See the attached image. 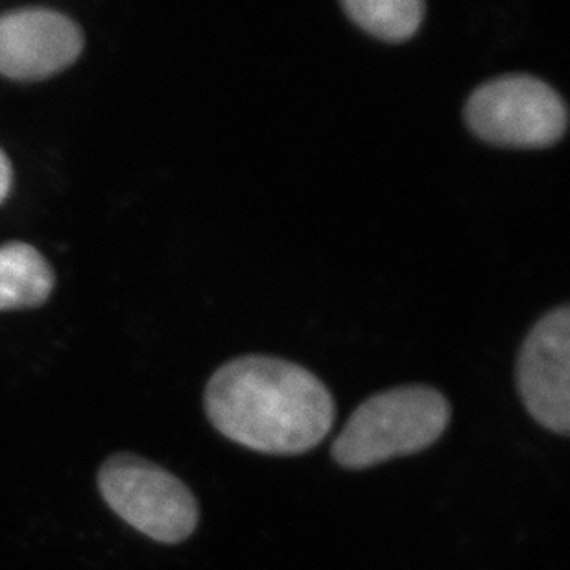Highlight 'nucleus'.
Listing matches in <instances>:
<instances>
[{"label":"nucleus","mask_w":570,"mask_h":570,"mask_svg":"<svg viewBox=\"0 0 570 570\" xmlns=\"http://www.w3.org/2000/svg\"><path fill=\"white\" fill-rule=\"evenodd\" d=\"M98 490L108 507L157 543L176 544L198 527L196 497L161 465L120 452L98 471Z\"/></svg>","instance_id":"nucleus-3"},{"label":"nucleus","mask_w":570,"mask_h":570,"mask_svg":"<svg viewBox=\"0 0 570 570\" xmlns=\"http://www.w3.org/2000/svg\"><path fill=\"white\" fill-rule=\"evenodd\" d=\"M340 6L358 27L390 43L412 38L425 17L421 0H344Z\"/></svg>","instance_id":"nucleus-8"},{"label":"nucleus","mask_w":570,"mask_h":570,"mask_svg":"<svg viewBox=\"0 0 570 570\" xmlns=\"http://www.w3.org/2000/svg\"><path fill=\"white\" fill-rule=\"evenodd\" d=\"M83 49L80 27L60 11L22 8L0 16V75L39 81L75 63Z\"/></svg>","instance_id":"nucleus-6"},{"label":"nucleus","mask_w":570,"mask_h":570,"mask_svg":"<svg viewBox=\"0 0 570 570\" xmlns=\"http://www.w3.org/2000/svg\"><path fill=\"white\" fill-rule=\"evenodd\" d=\"M570 308L544 314L528 334L517 361L522 404L539 425L567 436L570 431Z\"/></svg>","instance_id":"nucleus-5"},{"label":"nucleus","mask_w":570,"mask_h":570,"mask_svg":"<svg viewBox=\"0 0 570 570\" xmlns=\"http://www.w3.org/2000/svg\"><path fill=\"white\" fill-rule=\"evenodd\" d=\"M11 189V165L4 151L0 150V204L8 198Z\"/></svg>","instance_id":"nucleus-9"},{"label":"nucleus","mask_w":570,"mask_h":570,"mask_svg":"<svg viewBox=\"0 0 570 570\" xmlns=\"http://www.w3.org/2000/svg\"><path fill=\"white\" fill-rule=\"evenodd\" d=\"M567 106L560 92L530 75H504L474 89L465 104V122L491 145L544 148L567 131Z\"/></svg>","instance_id":"nucleus-4"},{"label":"nucleus","mask_w":570,"mask_h":570,"mask_svg":"<svg viewBox=\"0 0 570 570\" xmlns=\"http://www.w3.org/2000/svg\"><path fill=\"white\" fill-rule=\"evenodd\" d=\"M451 420V406L431 386H399L367 399L353 412L333 445L345 469H367L436 443Z\"/></svg>","instance_id":"nucleus-2"},{"label":"nucleus","mask_w":570,"mask_h":570,"mask_svg":"<svg viewBox=\"0 0 570 570\" xmlns=\"http://www.w3.org/2000/svg\"><path fill=\"white\" fill-rule=\"evenodd\" d=\"M205 412L222 436L264 454L311 451L334 421L325 384L272 356H240L218 367L205 387Z\"/></svg>","instance_id":"nucleus-1"},{"label":"nucleus","mask_w":570,"mask_h":570,"mask_svg":"<svg viewBox=\"0 0 570 570\" xmlns=\"http://www.w3.org/2000/svg\"><path fill=\"white\" fill-rule=\"evenodd\" d=\"M55 288V272L38 249L24 243L0 246V311L43 305Z\"/></svg>","instance_id":"nucleus-7"}]
</instances>
